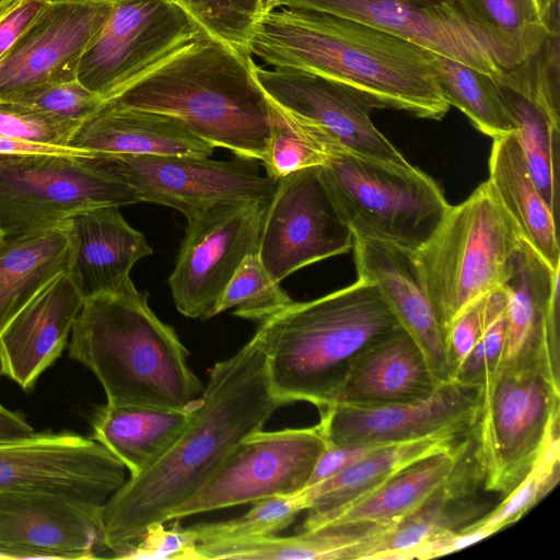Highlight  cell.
I'll return each mask as SVG.
<instances>
[{
    "label": "cell",
    "instance_id": "1",
    "mask_svg": "<svg viewBox=\"0 0 560 560\" xmlns=\"http://www.w3.org/2000/svg\"><path fill=\"white\" fill-rule=\"evenodd\" d=\"M285 405L273 393L261 334L217 362L184 428L141 474L129 477L101 510L106 550L116 558L192 497L247 436Z\"/></svg>",
    "mask_w": 560,
    "mask_h": 560
},
{
    "label": "cell",
    "instance_id": "2",
    "mask_svg": "<svg viewBox=\"0 0 560 560\" xmlns=\"http://www.w3.org/2000/svg\"><path fill=\"white\" fill-rule=\"evenodd\" d=\"M246 49L265 67L307 71L347 84L378 109L440 120L451 107L432 51L352 19L279 8L259 16Z\"/></svg>",
    "mask_w": 560,
    "mask_h": 560
},
{
    "label": "cell",
    "instance_id": "3",
    "mask_svg": "<svg viewBox=\"0 0 560 560\" xmlns=\"http://www.w3.org/2000/svg\"><path fill=\"white\" fill-rule=\"evenodd\" d=\"M254 63L246 50L202 34L107 102L172 116L213 148L262 161L272 106Z\"/></svg>",
    "mask_w": 560,
    "mask_h": 560
},
{
    "label": "cell",
    "instance_id": "4",
    "mask_svg": "<svg viewBox=\"0 0 560 560\" xmlns=\"http://www.w3.org/2000/svg\"><path fill=\"white\" fill-rule=\"evenodd\" d=\"M148 296L133 287L85 299L69 357L96 376L108 405L188 411L205 386L188 364V350Z\"/></svg>",
    "mask_w": 560,
    "mask_h": 560
},
{
    "label": "cell",
    "instance_id": "5",
    "mask_svg": "<svg viewBox=\"0 0 560 560\" xmlns=\"http://www.w3.org/2000/svg\"><path fill=\"white\" fill-rule=\"evenodd\" d=\"M400 324L380 289L352 284L290 305L260 323L271 388L285 405H331L355 358Z\"/></svg>",
    "mask_w": 560,
    "mask_h": 560
},
{
    "label": "cell",
    "instance_id": "6",
    "mask_svg": "<svg viewBox=\"0 0 560 560\" xmlns=\"http://www.w3.org/2000/svg\"><path fill=\"white\" fill-rule=\"evenodd\" d=\"M523 238L491 184L450 206L415 261L443 334L474 300L503 285Z\"/></svg>",
    "mask_w": 560,
    "mask_h": 560
},
{
    "label": "cell",
    "instance_id": "7",
    "mask_svg": "<svg viewBox=\"0 0 560 560\" xmlns=\"http://www.w3.org/2000/svg\"><path fill=\"white\" fill-rule=\"evenodd\" d=\"M320 173L353 237L415 252L451 206L438 183L411 164L386 163L334 147Z\"/></svg>",
    "mask_w": 560,
    "mask_h": 560
},
{
    "label": "cell",
    "instance_id": "8",
    "mask_svg": "<svg viewBox=\"0 0 560 560\" xmlns=\"http://www.w3.org/2000/svg\"><path fill=\"white\" fill-rule=\"evenodd\" d=\"M560 382L535 364L499 370L482 387L470 429L471 455L485 490L508 495L559 435Z\"/></svg>",
    "mask_w": 560,
    "mask_h": 560
},
{
    "label": "cell",
    "instance_id": "9",
    "mask_svg": "<svg viewBox=\"0 0 560 560\" xmlns=\"http://www.w3.org/2000/svg\"><path fill=\"white\" fill-rule=\"evenodd\" d=\"M140 202L119 178L89 158L45 153L0 154V233L3 237L59 222L101 206Z\"/></svg>",
    "mask_w": 560,
    "mask_h": 560
},
{
    "label": "cell",
    "instance_id": "10",
    "mask_svg": "<svg viewBox=\"0 0 560 560\" xmlns=\"http://www.w3.org/2000/svg\"><path fill=\"white\" fill-rule=\"evenodd\" d=\"M202 34L175 0H120L84 50L77 79L105 104Z\"/></svg>",
    "mask_w": 560,
    "mask_h": 560
},
{
    "label": "cell",
    "instance_id": "11",
    "mask_svg": "<svg viewBox=\"0 0 560 560\" xmlns=\"http://www.w3.org/2000/svg\"><path fill=\"white\" fill-rule=\"evenodd\" d=\"M270 200L238 199L211 205L187 219L168 283L176 308L208 319L244 259L258 253Z\"/></svg>",
    "mask_w": 560,
    "mask_h": 560
},
{
    "label": "cell",
    "instance_id": "12",
    "mask_svg": "<svg viewBox=\"0 0 560 560\" xmlns=\"http://www.w3.org/2000/svg\"><path fill=\"white\" fill-rule=\"evenodd\" d=\"M327 446L318 425L257 431L243 440L172 520L302 492Z\"/></svg>",
    "mask_w": 560,
    "mask_h": 560
},
{
    "label": "cell",
    "instance_id": "13",
    "mask_svg": "<svg viewBox=\"0 0 560 560\" xmlns=\"http://www.w3.org/2000/svg\"><path fill=\"white\" fill-rule=\"evenodd\" d=\"M352 246V232L322 177L320 165L278 180L257 253L273 280L280 282L292 272L347 253Z\"/></svg>",
    "mask_w": 560,
    "mask_h": 560
},
{
    "label": "cell",
    "instance_id": "14",
    "mask_svg": "<svg viewBox=\"0 0 560 560\" xmlns=\"http://www.w3.org/2000/svg\"><path fill=\"white\" fill-rule=\"evenodd\" d=\"M89 161L128 184L140 201L174 208L187 219L218 202L270 200L278 180L235 161L179 155L96 154Z\"/></svg>",
    "mask_w": 560,
    "mask_h": 560
},
{
    "label": "cell",
    "instance_id": "15",
    "mask_svg": "<svg viewBox=\"0 0 560 560\" xmlns=\"http://www.w3.org/2000/svg\"><path fill=\"white\" fill-rule=\"evenodd\" d=\"M125 481V466L92 438L66 431L0 440V489L46 491L102 508Z\"/></svg>",
    "mask_w": 560,
    "mask_h": 560
},
{
    "label": "cell",
    "instance_id": "16",
    "mask_svg": "<svg viewBox=\"0 0 560 560\" xmlns=\"http://www.w3.org/2000/svg\"><path fill=\"white\" fill-rule=\"evenodd\" d=\"M253 74L270 103L293 118L319 127L342 149L386 163L410 165L372 122L374 105L354 89L316 73L256 62Z\"/></svg>",
    "mask_w": 560,
    "mask_h": 560
},
{
    "label": "cell",
    "instance_id": "17",
    "mask_svg": "<svg viewBox=\"0 0 560 560\" xmlns=\"http://www.w3.org/2000/svg\"><path fill=\"white\" fill-rule=\"evenodd\" d=\"M482 400V387L450 380L429 396L386 406L330 405L318 425L329 444L385 445L445 432L468 433Z\"/></svg>",
    "mask_w": 560,
    "mask_h": 560
},
{
    "label": "cell",
    "instance_id": "18",
    "mask_svg": "<svg viewBox=\"0 0 560 560\" xmlns=\"http://www.w3.org/2000/svg\"><path fill=\"white\" fill-rule=\"evenodd\" d=\"M110 3L49 0L0 60V98L77 79L80 60Z\"/></svg>",
    "mask_w": 560,
    "mask_h": 560
},
{
    "label": "cell",
    "instance_id": "19",
    "mask_svg": "<svg viewBox=\"0 0 560 560\" xmlns=\"http://www.w3.org/2000/svg\"><path fill=\"white\" fill-rule=\"evenodd\" d=\"M102 508L46 491L0 489V559L98 557L106 550Z\"/></svg>",
    "mask_w": 560,
    "mask_h": 560
},
{
    "label": "cell",
    "instance_id": "20",
    "mask_svg": "<svg viewBox=\"0 0 560 560\" xmlns=\"http://www.w3.org/2000/svg\"><path fill=\"white\" fill-rule=\"evenodd\" d=\"M281 8L360 21L498 80L504 70L450 0H283Z\"/></svg>",
    "mask_w": 560,
    "mask_h": 560
},
{
    "label": "cell",
    "instance_id": "21",
    "mask_svg": "<svg viewBox=\"0 0 560 560\" xmlns=\"http://www.w3.org/2000/svg\"><path fill=\"white\" fill-rule=\"evenodd\" d=\"M559 276L524 238L503 287L508 293L499 370L541 364L559 378Z\"/></svg>",
    "mask_w": 560,
    "mask_h": 560
},
{
    "label": "cell",
    "instance_id": "22",
    "mask_svg": "<svg viewBox=\"0 0 560 560\" xmlns=\"http://www.w3.org/2000/svg\"><path fill=\"white\" fill-rule=\"evenodd\" d=\"M83 303L67 271L52 278L0 335V374L31 389L68 346Z\"/></svg>",
    "mask_w": 560,
    "mask_h": 560
},
{
    "label": "cell",
    "instance_id": "23",
    "mask_svg": "<svg viewBox=\"0 0 560 560\" xmlns=\"http://www.w3.org/2000/svg\"><path fill=\"white\" fill-rule=\"evenodd\" d=\"M358 278L373 282L400 326L422 350L440 383L450 381L444 334L423 288L413 250L380 240L353 237Z\"/></svg>",
    "mask_w": 560,
    "mask_h": 560
},
{
    "label": "cell",
    "instance_id": "24",
    "mask_svg": "<svg viewBox=\"0 0 560 560\" xmlns=\"http://www.w3.org/2000/svg\"><path fill=\"white\" fill-rule=\"evenodd\" d=\"M66 220L71 244L67 272L84 300L135 287L130 270L153 249L125 220L119 207H94Z\"/></svg>",
    "mask_w": 560,
    "mask_h": 560
},
{
    "label": "cell",
    "instance_id": "25",
    "mask_svg": "<svg viewBox=\"0 0 560 560\" xmlns=\"http://www.w3.org/2000/svg\"><path fill=\"white\" fill-rule=\"evenodd\" d=\"M440 384L420 347L400 326L355 358L331 405L404 404L429 396Z\"/></svg>",
    "mask_w": 560,
    "mask_h": 560
},
{
    "label": "cell",
    "instance_id": "26",
    "mask_svg": "<svg viewBox=\"0 0 560 560\" xmlns=\"http://www.w3.org/2000/svg\"><path fill=\"white\" fill-rule=\"evenodd\" d=\"M69 147L96 154L209 158L213 147L164 114L105 103L81 122Z\"/></svg>",
    "mask_w": 560,
    "mask_h": 560
},
{
    "label": "cell",
    "instance_id": "27",
    "mask_svg": "<svg viewBox=\"0 0 560 560\" xmlns=\"http://www.w3.org/2000/svg\"><path fill=\"white\" fill-rule=\"evenodd\" d=\"M469 446L467 435L450 448L421 457L363 495L331 511L307 514L300 530L345 523L390 526L418 509L451 478Z\"/></svg>",
    "mask_w": 560,
    "mask_h": 560
},
{
    "label": "cell",
    "instance_id": "28",
    "mask_svg": "<svg viewBox=\"0 0 560 560\" xmlns=\"http://www.w3.org/2000/svg\"><path fill=\"white\" fill-rule=\"evenodd\" d=\"M479 483L470 443L451 478L418 509L381 532L361 560H401L425 541L481 518L492 504L476 495Z\"/></svg>",
    "mask_w": 560,
    "mask_h": 560
},
{
    "label": "cell",
    "instance_id": "29",
    "mask_svg": "<svg viewBox=\"0 0 560 560\" xmlns=\"http://www.w3.org/2000/svg\"><path fill=\"white\" fill-rule=\"evenodd\" d=\"M68 220L45 224L0 244V335L13 317L70 262Z\"/></svg>",
    "mask_w": 560,
    "mask_h": 560
},
{
    "label": "cell",
    "instance_id": "30",
    "mask_svg": "<svg viewBox=\"0 0 560 560\" xmlns=\"http://www.w3.org/2000/svg\"><path fill=\"white\" fill-rule=\"evenodd\" d=\"M488 166V182L523 238L552 268H560L558 219L529 174L515 132L493 139Z\"/></svg>",
    "mask_w": 560,
    "mask_h": 560
},
{
    "label": "cell",
    "instance_id": "31",
    "mask_svg": "<svg viewBox=\"0 0 560 560\" xmlns=\"http://www.w3.org/2000/svg\"><path fill=\"white\" fill-rule=\"evenodd\" d=\"M388 526L345 523L229 542L198 544L199 560H361L370 542Z\"/></svg>",
    "mask_w": 560,
    "mask_h": 560
},
{
    "label": "cell",
    "instance_id": "32",
    "mask_svg": "<svg viewBox=\"0 0 560 560\" xmlns=\"http://www.w3.org/2000/svg\"><path fill=\"white\" fill-rule=\"evenodd\" d=\"M191 409L182 411L105 404L97 407L92 417V439L125 466L129 477H135L176 438L188 421Z\"/></svg>",
    "mask_w": 560,
    "mask_h": 560
},
{
    "label": "cell",
    "instance_id": "33",
    "mask_svg": "<svg viewBox=\"0 0 560 560\" xmlns=\"http://www.w3.org/2000/svg\"><path fill=\"white\" fill-rule=\"evenodd\" d=\"M468 433L445 432L431 436L381 445L336 476L301 493L307 514L337 509L376 488L399 469L432 453L450 448Z\"/></svg>",
    "mask_w": 560,
    "mask_h": 560
},
{
    "label": "cell",
    "instance_id": "34",
    "mask_svg": "<svg viewBox=\"0 0 560 560\" xmlns=\"http://www.w3.org/2000/svg\"><path fill=\"white\" fill-rule=\"evenodd\" d=\"M450 1L503 70L535 56L551 31L541 20L535 0Z\"/></svg>",
    "mask_w": 560,
    "mask_h": 560
},
{
    "label": "cell",
    "instance_id": "35",
    "mask_svg": "<svg viewBox=\"0 0 560 560\" xmlns=\"http://www.w3.org/2000/svg\"><path fill=\"white\" fill-rule=\"evenodd\" d=\"M498 86L516 121L515 135L529 174L558 219L560 121L528 97L501 83Z\"/></svg>",
    "mask_w": 560,
    "mask_h": 560
},
{
    "label": "cell",
    "instance_id": "36",
    "mask_svg": "<svg viewBox=\"0 0 560 560\" xmlns=\"http://www.w3.org/2000/svg\"><path fill=\"white\" fill-rule=\"evenodd\" d=\"M441 91L474 127L492 139L514 133L516 121L491 77L457 60L433 52Z\"/></svg>",
    "mask_w": 560,
    "mask_h": 560
},
{
    "label": "cell",
    "instance_id": "37",
    "mask_svg": "<svg viewBox=\"0 0 560 560\" xmlns=\"http://www.w3.org/2000/svg\"><path fill=\"white\" fill-rule=\"evenodd\" d=\"M271 135L262 159L267 176L275 180L296 171L323 165L329 151L340 147L324 130L293 118L272 103Z\"/></svg>",
    "mask_w": 560,
    "mask_h": 560
},
{
    "label": "cell",
    "instance_id": "38",
    "mask_svg": "<svg viewBox=\"0 0 560 560\" xmlns=\"http://www.w3.org/2000/svg\"><path fill=\"white\" fill-rule=\"evenodd\" d=\"M292 302L280 282L269 276L258 255L252 254L235 271L211 316L234 307L235 316L261 323Z\"/></svg>",
    "mask_w": 560,
    "mask_h": 560
},
{
    "label": "cell",
    "instance_id": "39",
    "mask_svg": "<svg viewBox=\"0 0 560 560\" xmlns=\"http://www.w3.org/2000/svg\"><path fill=\"white\" fill-rule=\"evenodd\" d=\"M302 493L278 495L254 502L245 514L215 523L196 524L198 544L241 541L276 535L305 511Z\"/></svg>",
    "mask_w": 560,
    "mask_h": 560
},
{
    "label": "cell",
    "instance_id": "40",
    "mask_svg": "<svg viewBox=\"0 0 560 560\" xmlns=\"http://www.w3.org/2000/svg\"><path fill=\"white\" fill-rule=\"evenodd\" d=\"M560 475V436L552 439L522 481L485 516L465 526L497 533L518 521L558 483Z\"/></svg>",
    "mask_w": 560,
    "mask_h": 560
},
{
    "label": "cell",
    "instance_id": "41",
    "mask_svg": "<svg viewBox=\"0 0 560 560\" xmlns=\"http://www.w3.org/2000/svg\"><path fill=\"white\" fill-rule=\"evenodd\" d=\"M175 1L203 34L247 51L248 38L260 16L259 0Z\"/></svg>",
    "mask_w": 560,
    "mask_h": 560
},
{
    "label": "cell",
    "instance_id": "42",
    "mask_svg": "<svg viewBox=\"0 0 560 560\" xmlns=\"http://www.w3.org/2000/svg\"><path fill=\"white\" fill-rule=\"evenodd\" d=\"M81 122L34 105L0 98V133L18 141L71 148L69 143Z\"/></svg>",
    "mask_w": 560,
    "mask_h": 560
},
{
    "label": "cell",
    "instance_id": "43",
    "mask_svg": "<svg viewBox=\"0 0 560 560\" xmlns=\"http://www.w3.org/2000/svg\"><path fill=\"white\" fill-rule=\"evenodd\" d=\"M508 293L503 285L468 304L444 331L450 378L487 329L505 313Z\"/></svg>",
    "mask_w": 560,
    "mask_h": 560
},
{
    "label": "cell",
    "instance_id": "44",
    "mask_svg": "<svg viewBox=\"0 0 560 560\" xmlns=\"http://www.w3.org/2000/svg\"><path fill=\"white\" fill-rule=\"evenodd\" d=\"M4 100L26 103L60 117L83 121L103 105L100 95L78 79L31 89Z\"/></svg>",
    "mask_w": 560,
    "mask_h": 560
},
{
    "label": "cell",
    "instance_id": "45",
    "mask_svg": "<svg viewBox=\"0 0 560 560\" xmlns=\"http://www.w3.org/2000/svg\"><path fill=\"white\" fill-rule=\"evenodd\" d=\"M180 520H172L168 528L164 523L149 526L142 536L124 549L116 558L137 560H199L198 539L192 527L185 528Z\"/></svg>",
    "mask_w": 560,
    "mask_h": 560
},
{
    "label": "cell",
    "instance_id": "46",
    "mask_svg": "<svg viewBox=\"0 0 560 560\" xmlns=\"http://www.w3.org/2000/svg\"><path fill=\"white\" fill-rule=\"evenodd\" d=\"M505 313L481 336L451 380L483 387L498 372L504 347Z\"/></svg>",
    "mask_w": 560,
    "mask_h": 560
},
{
    "label": "cell",
    "instance_id": "47",
    "mask_svg": "<svg viewBox=\"0 0 560 560\" xmlns=\"http://www.w3.org/2000/svg\"><path fill=\"white\" fill-rule=\"evenodd\" d=\"M49 0H5L0 4V60Z\"/></svg>",
    "mask_w": 560,
    "mask_h": 560
},
{
    "label": "cell",
    "instance_id": "48",
    "mask_svg": "<svg viewBox=\"0 0 560 560\" xmlns=\"http://www.w3.org/2000/svg\"><path fill=\"white\" fill-rule=\"evenodd\" d=\"M378 446L381 445H337L327 443L314 467L306 488L336 476Z\"/></svg>",
    "mask_w": 560,
    "mask_h": 560
},
{
    "label": "cell",
    "instance_id": "49",
    "mask_svg": "<svg viewBox=\"0 0 560 560\" xmlns=\"http://www.w3.org/2000/svg\"><path fill=\"white\" fill-rule=\"evenodd\" d=\"M493 534L495 533L491 529L485 528H460L444 533L408 551L401 560L438 558L476 544Z\"/></svg>",
    "mask_w": 560,
    "mask_h": 560
},
{
    "label": "cell",
    "instance_id": "50",
    "mask_svg": "<svg viewBox=\"0 0 560 560\" xmlns=\"http://www.w3.org/2000/svg\"><path fill=\"white\" fill-rule=\"evenodd\" d=\"M12 153H45V154H58L68 155L75 158H93L94 153L81 149L74 148H60V147H47L40 144H34L28 142L18 141L8 138L0 133V154H12Z\"/></svg>",
    "mask_w": 560,
    "mask_h": 560
},
{
    "label": "cell",
    "instance_id": "51",
    "mask_svg": "<svg viewBox=\"0 0 560 560\" xmlns=\"http://www.w3.org/2000/svg\"><path fill=\"white\" fill-rule=\"evenodd\" d=\"M34 428L19 412L0 404V440H19L33 435Z\"/></svg>",
    "mask_w": 560,
    "mask_h": 560
},
{
    "label": "cell",
    "instance_id": "52",
    "mask_svg": "<svg viewBox=\"0 0 560 560\" xmlns=\"http://www.w3.org/2000/svg\"><path fill=\"white\" fill-rule=\"evenodd\" d=\"M539 15L546 25H550L558 14L559 0H535Z\"/></svg>",
    "mask_w": 560,
    "mask_h": 560
},
{
    "label": "cell",
    "instance_id": "53",
    "mask_svg": "<svg viewBox=\"0 0 560 560\" xmlns=\"http://www.w3.org/2000/svg\"><path fill=\"white\" fill-rule=\"evenodd\" d=\"M283 0H259L260 15L281 8Z\"/></svg>",
    "mask_w": 560,
    "mask_h": 560
},
{
    "label": "cell",
    "instance_id": "54",
    "mask_svg": "<svg viewBox=\"0 0 560 560\" xmlns=\"http://www.w3.org/2000/svg\"><path fill=\"white\" fill-rule=\"evenodd\" d=\"M71 1H88V2H97V3H115V2H118L120 0H71Z\"/></svg>",
    "mask_w": 560,
    "mask_h": 560
},
{
    "label": "cell",
    "instance_id": "55",
    "mask_svg": "<svg viewBox=\"0 0 560 560\" xmlns=\"http://www.w3.org/2000/svg\"><path fill=\"white\" fill-rule=\"evenodd\" d=\"M2 240H3V236H2V234L0 233V244H1Z\"/></svg>",
    "mask_w": 560,
    "mask_h": 560
},
{
    "label": "cell",
    "instance_id": "56",
    "mask_svg": "<svg viewBox=\"0 0 560 560\" xmlns=\"http://www.w3.org/2000/svg\"><path fill=\"white\" fill-rule=\"evenodd\" d=\"M3 1H5V0H0V4H1Z\"/></svg>",
    "mask_w": 560,
    "mask_h": 560
}]
</instances>
